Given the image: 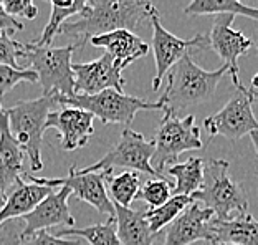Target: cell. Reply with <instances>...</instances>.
I'll return each instance as SVG.
<instances>
[{
	"instance_id": "cell-1",
	"label": "cell",
	"mask_w": 258,
	"mask_h": 245,
	"mask_svg": "<svg viewBox=\"0 0 258 245\" xmlns=\"http://www.w3.org/2000/svg\"><path fill=\"white\" fill-rule=\"evenodd\" d=\"M156 15L159 10L151 0H90L78 20L63 23L60 35L76 37V48H83L93 37L116 30H136L151 23Z\"/></svg>"
},
{
	"instance_id": "cell-2",
	"label": "cell",
	"mask_w": 258,
	"mask_h": 245,
	"mask_svg": "<svg viewBox=\"0 0 258 245\" xmlns=\"http://www.w3.org/2000/svg\"><path fill=\"white\" fill-rule=\"evenodd\" d=\"M227 73H230V67L225 63L217 70H204L194 62L192 53H187L167 72L166 91L159 98L164 114L179 116L182 111L210 101Z\"/></svg>"
},
{
	"instance_id": "cell-3",
	"label": "cell",
	"mask_w": 258,
	"mask_h": 245,
	"mask_svg": "<svg viewBox=\"0 0 258 245\" xmlns=\"http://www.w3.org/2000/svg\"><path fill=\"white\" fill-rule=\"evenodd\" d=\"M228 161L209 159L204 164V184L192 194L194 202L201 201L219 220H230L248 212V199L243 188L228 172Z\"/></svg>"
},
{
	"instance_id": "cell-4",
	"label": "cell",
	"mask_w": 258,
	"mask_h": 245,
	"mask_svg": "<svg viewBox=\"0 0 258 245\" xmlns=\"http://www.w3.org/2000/svg\"><path fill=\"white\" fill-rule=\"evenodd\" d=\"M76 45L40 46L37 43H22V56L37 73L45 96L70 98L75 95V75L72 55Z\"/></svg>"
},
{
	"instance_id": "cell-5",
	"label": "cell",
	"mask_w": 258,
	"mask_h": 245,
	"mask_svg": "<svg viewBox=\"0 0 258 245\" xmlns=\"http://www.w3.org/2000/svg\"><path fill=\"white\" fill-rule=\"evenodd\" d=\"M56 100L53 96H40L35 100L19 101L12 108H7L10 130L19 139L23 151L30 159L32 171L38 172L43 169L42 144L46 131V119L53 111Z\"/></svg>"
},
{
	"instance_id": "cell-6",
	"label": "cell",
	"mask_w": 258,
	"mask_h": 245,
	"mask_svg": "<svg viewBox=\"0 0 258 245\" xmlns=\"http://www.w3.org/2000/svg\"><path fill=\"white\" fill-rule=\"evenodd\" d=\"M58 104L81 108L101 119L103 125L121 122L131 125L134 116L148 109H162L161 101H146L136 96H129L118 90H104L98 95H73L70 98H56Z\"/></svg>"
},
{
	"instance_id": "cell-7",
	"label": "cell",
	"mask_w": 258,
	"mask_h": 245,
	"mask_svg": "<svg viewBox=\"0 0 258 245\" xmlns=\"http://www.w3.org/2000/svg\"><path fill=\"white\" fill-rule=\"evenodd\" d=\"M156 149L152 156L151 166L156 172L162 174L166 164L179 162V156L187 151H196L202 148L201 128L196 125L194 114L180 118V116L164 114L159 128H157Z\"/></svg>"
},
{
	"instance_id": "cell-8",
	"label": "cell",
	"mask_w": 258,
	"mask_h": 245,
	"mask_svg": "<svg viewBox=\"0 0 258 245\" xmlns=\"http://www.w3.org/2000/svg\"><path fill=\"white\" fill-rule=\"evenodd\" d=\"M156 144L154 141H148L143 134L124 128L121 133L119 141L113 146V149L108 151L101 159L95 164L78 169L80 172H103L114 171L116 167H124L127 171L148 174L152 177H164L162 174L156 172L151 166L152 156H154Z\"/></svg>"
},
{
	"instance_id": "cell-9",
	"label": "cell",
	"mask_w": 258,
	"mask_h": 245,
	"mask_svg": "<svg viewBox=\"0 0 258 245\" xmlns=\"http://www.w3.org/2000/svg\"><path fill=\"white\" fill-rule=\"evenodd\" d=\"M253 93L242 83L222 109L204 119V128L209 136H222L230 141L243 138L245 134L258 131V119L253 114Z\"/></svg>"
},
{
	"instance_id": "cell-10",
	"label": "cell",
	"mask_w": 258,
	"mask_h": 245,
	"mask_svg": "<svg viewBox=\"0 0 258 245\" xmlns=\"http://www.w3.org/2000/svg\"><path fill=\"white\" fill-rule=\"evenodd\" d=\"M108 171L103 172H80L75 166L70 167L67 177L48 179V177H35L32 174H23L28 182H35L48 188H68L78 199L90 204L98 212L106 214L109 219H116L114 204L111 201L106 189Z\"/></svg>"
},
{
	"instance_id": "cell-11",
	"label": "cell",
	"mask_w": 258,
	"mask_h": 245,
	"mask_svg": "<svg viewBox=\"0 0 258 245\" xmlns=\"http://www.w3.org/2000/svg\"><path fill=\"white\" fill-rule=\"evenodd\" d=\"M152 27V48H154V62H156V77L152 80V90L157 91L162 83L164 77L175 63L180 62L187 53L194 50H207L209 38L199 33L194 38H179L174 33L164 28L159 20V15L151 19Z\"/></svg>"
},
{
	"instance_id": "cell-12",
	"label": "cell",
	"mask_w": 258,
	"mask_h": 245,
	"mask_svg": "<svg viewBox=\"0 0 258 245\" xmlns=\"http://www.w3.org/2000/svg\"><path fill=\"white\" fill-rule=\"evenodd\" d=\"M75 95H98L104 90H118L124 93L126 80L122 70L109 53L88 63H73Z\"/></svg>"
},
{
	"instance_id": "cell-13",
	"label": "cell",
	"mask_w": 258,
	"mask_h": 245,
	"mask_svg": "<svg viewBox=\"0 0 258 245\" xmlns=\"http://www.w3.org/2000/svg\"><path fill=\"white\" fill-rule=\"evenodd\" d=\"M233 20H235V15L232 14L215 15L207 38L209 48H212L220 60H224L225 65L230 67V77L237 86L242 83L238 78V58L247 53L253 43L242 32L232 27Z\"/></svg>"
},
{
	"instance_id": "cell-14",
	"label": "cell",
	"mask_w": 258,
	"mask_h": 245,
	"mask_svg": "<svg viewBox=\"0 0 258 245\" xmlns=\"http://www.w3.org/2000/svg\"><path fill=\"white\" fill-rule=\"evenodd\" d=\"M212 219L214 212L210 209L201 207L196 202L190 204L166 227V237L162 245H192L196 242H207L214 245L215 238L210 229Z\"/></svg>"
},
{
	"instance_id": "cell-15",
	"label": "cell",
	"mask_w": 258,
	"mask_h": 245,
	"mask_svg": "<svg viewBox=\"0 0 258 245\" xmlns=\"http://www.w3.org/2000/svg\"><path fill=\"white\" fill-rule=\"evenodd\" d=\"M72 196V191L68 188H60L56 192L53 191L33 209L30 214H27L23 219V229L20 230V238L32 237L40 230L51 229V227L63 225L73 227L75 219L70 214L68 197Z\"/></svg>"
},
{
	"instance_id": "cell-16",
	"label": "cell",
	"mask_w": 258,
	"mask_h": 245,
	"mask_svg": "<svg viewBox=\"0 0 258 245\" xmlns=\"http://www.w3.org/2000/svg\"><path fill=\"white\" fill-rule=\"evenodd\" d=\"M95 116L81 108L64 106L48 114L46 130L55 128L60 133V143L64 151H76L86 146L95 133Z\"/></svg>"
},
{
	"instance_id": "cell-17",
	"label": "cell",
	"mask_w": 258,
	"mask_h": 245,
	"mask_svg": "<svg viewBox=\"0 0 258 245\" xmlns=\"http://www.w3.org/2000/svg\"><path fill=\"white\" fill-rule=\"evenodd\" d=\"M23 157H25V151L12 133L7 109H4L0 103V182L5 196L25 174Z\"/></svg>"
},
{
	"instance_id": "cell-18",
	"label": "cell",
	"mask_w": 258,
	"mask_h": 245,
	"mask_svg": "<svg viewBox=\"0 0 258 245\" xmlns=\"http://www.w3.org/2000/svg\"><path fill=\"white\" fill-rule=\"evenodd\" d=\"M90 45L106 50V53L114 58L121 70L149 53V45L131 30H116L98 35L90 40Z\"/></svg>"
},
{
	"instance_id": "cell-19",
	"label": "cell",
	"mask_w": 258,
	"mask_h": 245,
	"mask_svg": "<svg viewBox=\"0 0 258 245\" xmlns=\"http://www.w3.org/2000/svg\"><path fill=\"white\" fill-rule=\"evenodd\" d=\"M55 189L48 188V186L25 182V180L20 179L14 188L9 189L5 204L0 207V229L10 220L22 219L27 214H30Z\"/></svg>"
},
{
	"instance_id": "cell-20",
	"label": "cell",
	"mask_w": 258,
	"mask_h": 245,
	"mask_svg": "<svg viewBox=\"0 0 258 245\" xmlns=\"http://www.w3.org/2000/svg\"><path fill=\"white\" fill-rule=\"evenodd\" d=\"M210 229L215 242L235 245H258V220L248 212L238 214L230 220H219L214 215Z\"/></svg>"
},
{
	"instance_id": "cell-21",
	"label": "cell",
	"mask_w": 258,
	"mask_h": 245,
	"mask_svg": "<svg viewBox=\"0 0 258 245\" xmlns=\"http://www.w3.org/2000/svg\"><path fill=\"white\" fill-rule=\"evenodd\" d=\"M116 230L122 245H152L154 234L149 229L144 212L133 211L131 207H121L114 204Z\"/></svg>"
},
{
	"instance_id": "cell-22",
	"label": "cell",
	"mask_w": 258,
	"mask_h": 245,
	"mask_svg": "<svg viewBox=\"0 0 258 245\" xmlns=\"http://www.w3.org/2000/svg\"><path fill=\"white\" fill-rule=\"evenodd\" d=\"M204 164L201 157H189L187 161L175 162L174 166H169V176L175 179L172 194L174 196H189L197 192L204 184Z\"/></svg>"
},
{
	"instance_id": "cell-23",
	"label": "cell",
	"mask_w": 258,
	"mask_h": 245,
	"mask_svg": "<svg viewBox=\"0 0 258 245\" xmlns=\"http://www.w3.org/2000/svg\"><path fill=\"white\" fill-rule=\"evenodd\" d=\"M51 4V15L48 19V23L45 25L42 37H40L37 43L40 46H51L56 35H60V28L70 17L80 15L81 10L90 4V0H48Z\"/></svg>"
},
{
	"instance_id": "cell-24",
	"label": "cell",
	"mask_w": 258,
	"mask_h": 245,
	"mask_svg": "<svg viewBox=\"0 0 258 245\" xmlns=\"http://www.w3.org/2000/svg\"><path fill=\"white\" fill-rule=\"evenodd\" d=\"M184 14L189 17L197 15H243L258 22V9L248 7L238 0H190V4L184 9Z\"/></svg>"
},
{
	"instance_id": "cell-25",
	"label": "cell",
	"mask_w": 258,
	"mask_h": 245,
	"mask_svg": "<svg viewBox=\"0 0 258 245\" xmlns=\"http://www.w3.org/2000/svg\"><path fill=\"white\" fill-rule=\"evenodd\" d=\"M106 189L113 204H118L121 207H129L138 199L141 189V179L138 172L126 171L114 176L113 171H108L106 176Z\"/></svg>"
},
{
	"instance_id": "cell-26",
	"label": "cell",
	"mask_w": 258,
	"mask_h": 245,
	"mask_svg": "<svg viewBox=\"0 0 258 245\" xmlns=\"http://www.w3.org/2000/svg\"><path fill=\"white\" fill-rule=\"evenodd\" d=\"M56 237H80L90 245H122L116 230V219H108V222L90 225L85 229L68 227V229L58 230Z\"/></svg>"
},
{
	"instance_id": "cell-27",
	"label": "cell",
	"mask_w": 258,
	"mask_h": 245,
	"mask_svg": "<svg viewBox=\"0 0 258 245\" xmlns=\"http://www.w3.org/2000/svg\"><path fill=\"white\" fill-rule=\"evenodd\" d=\"M190 204H194V199L189 196H172L171 199L166 204H162V206L146 211L144 217L148 220L151 232L154 235H157L164 227H167L171 224L179 214H182Z\"/></svg>"
},
{
	"instance_id": "cell-28",
	"label": "cell",
	"mask_w": 258,
	"mask_h": 245,
	"mask_svg": "<svg viewBox=\"0 0 258 245\" xmlns=\"http://www.w3.org/2000/svg\"><path fill=\"white\" fill-rule=\"evenodd\" d=\"M172 189L174 186L164 177H156L149 179L141 186L138 199L144 201L151 209H156L166 204L172 197Z\"/></svg>"
},
{
	"instance_id": "cell-29",
	"label": "cell",
	"mask_w": 258,
	"mask_h": 245,
	"mask_svg": "<svg viewBox=\"0 0 258 245\" xmlns=\"http://www.w3.org/2000/svg\"><path fill=\"white\" fill-rule=\"evenodd\" d=\"M22 81H28V83H37L38 77L32 68H12L9 65H0V100L4 98L5 93H9L12 88Z\"/></svg>"
},
{
	"instance_id": "cell-30",
	"label": "cell",
	"mask_w": 258,
	"mask_h": 245,
	"mask_svg": "<svg viewBox=\"0 0 258 245\" xmlns=\"http://www.w3.org/2000/svg\"><path fill=\"white\" fill-rule=\"evenodd\" d=\"M22 56V43L10 38V33H0V65H9L12 68L22 70L19 58Z\"/></svg>"
},
{
	"instance_id": "cell-31",
	"label": "cell",
	"mask_w": 258,
	"mask_h": 245,
	"mask_svg": "<svg viewBox=\"0 0 258 245\" xmlns=\"http://www.w3.org/2000/svg\"><path fill=\"white\" fill-rule=\"evenodd\" d=\"M0 2H2L5 12L14 19L22 17V19L35 20L38 15V9L33 4V0H0Z\"/></svg>"
},
{
	"instance_id": "cell-32",
	"label": "cell",
	"mask_w": 258,
	"mask_h": 245,
	"mask_svg": "<svg viewBox=\"0 0 258 245\" xmlns=\"http://www.w3.org/2000/svg\"><path fill=\"white\" fill-rule=\"evenodd\" d=\"M22 245H81L80 240H64L61 237L51 235L50 232L40 230L37 234H33L32 237L20 238Z\"/></svg>"
},
{
	"instance_id": "cell-33",
	"label": "cell",
	"mask_w": 258,
	"mask_h": 245,
	"mask_svg": "<svg viewBox=\"0 0 258 245\" xmlns=\"http://www.w3.org/2000/svg\"><path fill=\"white\" fill-rule=\"evenodd\" d=\"M23 30V23L19 19H14L10 17L7 12H5L2 2H0V33L7 32V33H15V32H22Z\"/></svg>"
},
{
	"instance_id": "cell-34",
	"label": "cell",
	"mask_w": 258,
	"mask_h": 245,
	"mask_svg": "<svg viewBox=\"0 0 258 245\" xmlns=\"http://www.w3.org/2000/svg\"><path fill=\"white\" fill-rule=\"evenodd\" d=\"M0 245H22L20 232L17 230V225H9L5 229H0Z\"/></svg>"
},
{
	"instance_id": "cell-35",
	"label": "cell",
	"mask_w": 258,
	"mask_h": 245,
	"mask_svg": "<svg viewBox=\"0 0 258 245\" xmlns=\"http://www.w3.org/2000/svg\"><path fill=\"white\" fill-rule=\"evenodd\" d=\"M250 138H251V143L255 146V153H256V161H258V131L250 133Z\"/></svg>"
},
{
	"instance_id": "cell-36",
	"label": "cell",
	"mask_w": 258,
	"mask_h": 245,
	"mask_svg": "<svg viewBox=\"0 0 258 245\" xmlns=\"http://www.w3.org/2000/svg\"><path fill=\"white\" fill-rule=\"evenodd\" d=\"M5 199H7V196H5V192L2 189V182H0V207H2L4 204H5Z\"/></svg>"
},
{
	"instance_id": "cell-37",
	"label": "cell",
	"mask_w": 258,
	"mask_h": 245,
	"mask_svg": "<svg viewBox=\"0 0 258 245\" xmlns=\"http://www.w3.org/2000/svg\"><path fill=\"white\" fill-rule=\"evenodd\" d=\"M251 88H258V73L253 77V80H251Z\"/></svg>"
},
{
	"instance_id": "cell-38",
	"label": "cell",
	"mask_w": 258,
	"mask_h": 245,
	"mask_svg": "<svg viewBox=\"0 0 258 245\" xmlns=\"http://www.w3.org/2000/svg\"><path fill=\"white\" fill-rule=\"evenodd\" d=\"M251 93H253V101L258 103V88H251Z\"/></svg>"
},
{
	"instance_id": "cell-39",
	"label": "cell",
	"mask_w": 258,
	"mask_h": 245,
	"mask_svg": "<svg viewBox=\"0 0 258 245\" xmlns=\"http://www.w3.org/2000/svg\"><path fill=\"white\" fill-rule=\"evenodd\" d=\"M214 245H235V243H225V242H219V243H214Z\"/></svg>"
},
{
	"instance_id": "cell-40",
	"label": "cell",
	"mask_w": 258,
	"mask_h": 245,
	"mask_svg": "<svg viewBox=\"0 0 258 245\" xmlns=\"http://www.w3.org/2000/svg\"><path fill=\"white\" fill-rule=\"evenodd\" d=\"M238 2H242V0H238Z\"/></svg>"
}]
</instances>
